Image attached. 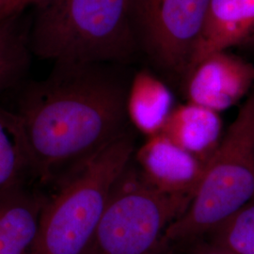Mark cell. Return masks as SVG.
<instances>
[{"instance_id":"cell-18","label":"cell","mask_w":254,"mask_h":254,"mask_svg":"<svg viewBox=\"0 0 254 254\" xmlns=\"http://www.w3.org/2000/svg\"><path fill=\"white\" fill-rule=\"evenodd\" d=\"M241 46L245 47L249 51L254 52V35L252 37H250Z\"/></svg>"},{"instance_id":"cell-9","label":"cell","mask_w":254,"mask_h":254,"mask_svg":"<svg viewBox=\"0 0 254 254\" xmlns=\"http://www.w3.org/2000/svg\"><path fill=\"white\" fill-rule=\"evenodd\" d=\"M254 33V0H211L189 70L208 55L242 46Z\"/></svg>"},{"instance_id":"cell-1","label":"cell","mask_w":254,"mask_h":254,"mask_svg":"<svg viewBox=\"0 0 254 254\" xmlns=\"http://www.w3.org/2000/svg\"><path fill=\"white\" fill-rule=\"evenodd\" d=\"M118 66L54 64L23 91L14 112L39 185L53 187L129 131L130 80Z\"/></svg>"},{"instance_id":"cell-2","label":"cell","mask_w":254,"mask_h":254,"mask_svg":"<svg viewBox=\"0 0 254 254\" xmlns=\"http://www.w3.org/2000/svg\"><path fill=\"white\" fill-rule=\"evenodd\" d=\"M35 8L28 45L43 60L123 65L136 54L133 0H45Z\"/></svg>"},{"instance_id":"cell-4","label":"cell","mask_w":254,"mask_h":254,"mask_svg":"<svg viewBox=\"0 0 254 254\" xmlns=\"http://www.w3.org/2000/svg\"><path fill=\"white\" fill-rule=\"evenodd\" d=\"M254 199V88L206 164L188 208L167 228L159 249L208 234Z\"/></svg>"},{"instance_id":"cell-17","label":"cell","mask_w":254,"mask_h":254,"mask_svg":"<svg viewBox=\"0 0 254 254\" xmlns=\"http://www.w3.org/2000/svg\"><path fill=\"white\" fill-rule=\"evenodd\" d=\"M190 254H231L211 244L204 238H198L191 242Z\"/></svg>"},{"instance_id":"cell-16","label":"cell","mask_w":254,"mask_h":254,"mask_svg":"<svg viewBox=\"0 0 254 254\" xmlns=\"http://www.w3.org/2000/svg\"><path fill=\"white\" fill-rule=\"evenodd\" d=\"M45 0H0V21L20 15L28 7H36Z\"/></svg>"},{"instance_id":"cell-10","label":"cell","mask_w":254,"mask_h":254,"mask_svg":"<svg viewBox=\"0 0 254 254\" xmlns=\"http://www.w3.org/2000/svg\"><path fill=\"white\" fill-rule=\"evenodd\" d=\"M46 200L28 186L0 197V254H30Z\"/></svg>"},{"instance_id":"cell-14","label":"cell","mask_w":254,"mask_h":254,"mask_svg":"<svg viewBox=\"0 0 254 254\" xmlns=\"http://www.w3.org/2000/svg\"><path fill=\"white\" fill-rule=\"evenodd\" d=\"M30 54L28 31L22 28L19 15L0 21V94L21 81Z\"/></svg>"},{"instance_id":"cell-19","label":"cell","mask_w":254,"mask_h":254,"mask_svg":"<svg viewBox=\"0 0 254 254\" xmlns=\"http://www.w3.org/2000/svg\"><path fill=\"white\" fill-rule=\"evenodd\" d=\"M157 254V251H156V252H154V253H153V254Z\"/></svg>"},{"instance_id":"cell-15","label":"cell","mask_w":254,"mask_h":254,"mask_svg":"<svg viewBox=\"0 0 254 254\" xmlns=\"http://www.w3.org/2000/svg\"><path fill=\"white\" fill-rule=\"evenodd\" d=\"M205 240L231 254H254V199L218 223Z\"/></svg>"},{"instance_id":"cell-5","label":"cell","mask_w":254,"mask_h":254,"mask_svg":"<svg viewBox=\"0 0 254 254\" xmlns=\"http://www.w3.org/2000/svg\"><path fill=\"white\" fill-rule=\"evenodd\" d=\"M189 204L152 187L132 157L111 189L86 254H153L167 228Z\"/></svg>"},{"instance_id":"cell-3","label":"cell","mask_w":254,"mask_h":254,"mask_svg":"<svg viewBox=\"0 0 254 254\" xmlns=\"http://www.w3.org/2000/svg\"><path fill=\"white\" fill-rule=\"evenodd\" d=\"M135 151L128 131L51 187L30 254H87L111 189Z\"/></svg>"},{"instance_id":"cell-13","label":"cell","mask_w":254,"mask_h":254,"mask_svg":"<svg viewBox=\"0 0 254 254\" xmlns=\"http://www.w3.org/2000/svg\"><path fill=\"white\" fill-rule=\"evenodd\" d=\"M33 180L24 134L15 112L0 108V197Z\"/></svg>"},{"instance_id":"cell-7","label":"cell","mask_w":254,"mask_h":254,"mask_svg":"<svg viewBox=\"0 0 254 254\" xmlns=\"http://www.w3.org/2000/svg\"><path fill=\"white\" fill-rule=\"evenodd\" d=\"M187 102L221 112L231 109L254 88V64L220 51L194 64L180 82Z\"/></svg>"},{"instance_id":"cell-11","label":"cell","mask_w":254,"mask_h":254,"mask_svg":"<svg viewBox=\"0 0 254 254\" xmlns=\"http://www.w3.org/2000/svg\"><path fill=\"white\" fill-rule=\"evenodd\" d=\"M161 133L206 165L222 139V121L218 112L187 102L175 106Z\"/></svg>"},{"instance_id":"cell-6","label":"cell","mask_w":254,"mask_h":254,"mask_svg":"<svg viewBox=\"0 0 254 254\" xmlns=\"http://www.w3.org/2000/svg\"><path fill=\"white\" fill-rule=\"evenodd\" d=\"M211 0H133L138 46L180 84L200 40Z\"/></svg>"},{"instance_id":"cell-8","label":"cell","mask_w":254,"mask_h":254,"mask_svg":"<svg viewBox=\"0 0 254 254\" xmlns=\"http://www.w3.org/2000/svg\"><path fill=\"white\" fill-rule=\"evenodd\" d=\"M133 159L139 173L154 189L188 202L206 167L162 133L147 137L136 149Z\"/></svg>"},{"instance_id":"cell-12","label":"cell","mask_w":254,"mask_h":254,"mask_svg":"<svg viewBox=\"0 0 254 254\" xmlns=\"http://www.w3.org/2000/svg\"><path fill=\"white\" fill-rule=\"evenodd\" d=\"M175 106L173 91L151 71L142 69L130 80L126 105L127 119L147 137L162 132Z\"/></svg>"}]
</instances>
